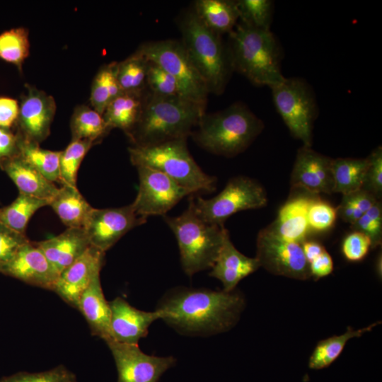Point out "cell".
<instances>
[{
    "mask_svg": "<svg viewBox=\"0 0 382 382\" xmlns=\"http://www.w3.org/2000/svg\"><path fill=\"white\" fill-rule=\"evenodd\" d=\"M345 196L363 214L379 201L371 192L364 188Z\"/></svg>",
    "mask_w": 382,
    "mask_h": 382,
    "instance_id": "obj_48",
    "label": "cell"
},
{
    "mask_svg": "<svg viewBox=\"0 0 382 382\" xmlns=\"http://www.w3.org/2000/svg\"><path fill=\"white\" fill-rule=\"evenodd\" d=\"M77 309L86 320L93 335L105 342L113 340L110 330V308L106 301L97 274L81 296Z\"/></svg>",
    "mask_w": 382,
    "mask_h": 382,
    "instance_id": "obj_23",
    "label": "cell"
},
{
    "mask_svg": "<svg viewBox=\"0 0 382 382\" xmlns=\"http://www.w3.org/2000/svg\"><path fill=\"white\" fill-rule=\"evenodd\" d=\"M71 140L99 141L110 130L102 115L86 105L77 106L71 118Z\"/></svg>",
    "mask_w": 382,
    "mask_h": 382,
    "instance_id": "obj_33",
    "label": "cell"
},
{
    "mask_svg": "<svg viewBox=\"0 0 382 382\" xmlns=\"http://www.w3.org/2000/svg\"><path fill=\"white\" fill-rule=\"evenodd\" d=\"M52 207L67 228H83L94 209L79 192L77 187L62 185L50 200Z\"/></svg>",
    "mask_w": 382,
    "mask_h": 382,
    "instance_id": "obj_25",
    "label": "cell"
},
{
    "mask_svg": "<svg viewBox=\"0 0 382 382\" xmlns=\"http://www.w3.org/2000/svg\"><path fill=\"white\" fill-rule=\"evenodd\" d=\"M260 267L256 257H247L236 248L228 233L209 274L221 281L224 291H232L242 279Z\"/></svg>",
    "mask_w": 382,
    "mask_h": 382,
    "instance_id": "obj_20",
    "label": "cell"
},
{
    "mask_svg": "<svg viewBox=\"0 0 382 382\" xmlns=\"http://www.w3.org/2000/svg\"><path fill=\"white\" fill-rule=\"evenodd\" d=\"M17 120L18 134L23 139L40 144L50 134L56 111L52 96L37 88L26 85Z\"/></svg>",
    "mask_w": 382,
    "mask_h": 382,
    "instance_id": "obj_15",
    "label": "cell"
},
{
    "mask_svg": "<svg viewBox=\"0 0 382 382\" xmlns=\"http://www.w3.org/2000/svg\"><path fill=\"white\" fill-rule=\"evenodd\" d=\"M193 10L207 28L221 35L231 33L239 21L236 1L197 0Z\"/></svg>",
    "mask_w": 382,
    "mask_h": 382,
    "instance_id": "obj_26",
    "label": "cell"
},
{
    "mask_svg": "<svg viewBox=\"0 0 382 382\" xmlns=\"http://www.w3.org/2000/svg\"><path fill=\"white\" fill-rule=\"evenodd\" d=\"M116 66L115 62L103 66L92 83L90 102L93 108L102 115L108 105L123 93L117 81Z\"/></svg>",
    "mask_w": 382,
    "mask_h": 382,
    "instance_id": "obj_34",
    "label": "cell"
},
{
    "mask_svg": "<svg viewBox=\"0 0 382 382\" xmlns=\"http://www.w3.org/2000/svg\"><path fill=\"white\" fill-rule=\"evenodd\" d=\"M371 248V241L364 233L353 231L347 234L342 243V253L349 262H359L365 258Z\"/></svg>",
    "mask_w": 382,
    "mask_h": 382,
    "instance_id": "obj_42",
    "label": "cell"
},
{
    "mask_svg": "<svg viewBox=\"0 0 382 382\" xmlns=\"http://www.w3.org/2000/svg\"><path fill=\"white\" fill-rule=\"evenodd\" d=\"M256 246L255 257L270 273L299 280L311 277L301 243L285 240L266 227L259 231Z\"/></svg>",
    "mask_w": 382,
    "mask_h": 382,
    "instance_id": "obj_11",
    "label": "cell"
},
{
    "mask_svg": "<svg viewBox=\"0 0 382 382\" xmlns=\"http://www.w3.org/2000/svg\"><path fill=\"white\" fill-rule=\"evenodd\" d=\"M106 344L115 363L117 382H158L161 376L176 363L173 356L146 354L138 345L123 344L114 340Z\"/></svg>",
    "mask_w": 382,
    "mask_h": 382,
    "instance_id": "obj_13",
    "label": "cell"
},
{
    "mask_svg": "<svg viewBox=\"0 0 382 382\" xmlns=\"http://www.w3.org/2000/svg\"><path fill=\"white\" fill-rule=\"evenodd\" d=\"M182 42L190 59L204 81L209 93L220 95L230 79L231 67L227 45L221 35L207 28L193 8L179 21Z\"/></svg>",
    "mask_w": 382,
    "mask_h": 382,
    "instance_id": "obj_5",
    "label": "cell"
},
{
    "mask_svg": "<svg viewBox=\"0 0 382 382\" xmlns=\"http://www.w3.org/2000/svg\"><path fill=\"white\" fill-rule=\"evenodd\" d=\"M109 305L112 337L120 343L138 345L141 338L147 336L150 325L160 319V313L157 311L137 309L120 296L109 301Z\"/></svg>",
    "mask_w": 382,
    "mask_h": 382,
    "instance_id": "obj_19",
    "label": "cell"
},
{
    "mask_svg": "<svg viewBox=\"0 0 382 382\" xmlns=\"http://www.w3.org/2000/svg\"><path fill=\"white\" fill-rule=\"evenodd\" d=\"M368 166L367 157L332 158L333 192L346 195L363 188Z\"/></svg>",
    "mask_w": 382,
    "mask_h": 382,
    "instance_id": "obj_28",
    "label": "cell"
},
{
    "mask_svg": "<svg viewBox=\"0 0 382 382\" xmlns=\"http://www.w3.org/2000/svg\"><path fill=\"white\" fill-rule=\"evenodd\" d=\"M0 273L52 291L59 275L35 243L30 241L20 248Z\"/></svg>",
    "mask_w": 382,
    "mask_h": 382,
    "instance_id": "obj_18",
    "label": "cell"
},
{
    "mask_svg": "<svg viewBox=\"0 0 382 382\" xmlns=\"http://www.w3.org/2000/svg\"><path fill=\"white\" fill-rule=\"evenodd\" d=\"M332 158L303 146L296 154L290 184L310 195L333 192Z\"/></svg>",
    "mask_w": 382,
    "mask_h": 382,
    "instance_id": "obj_16",
    "label": "cell"
},
{
    "mask_svg": "<svg viewBox=\"0 0 382 382\" xmlns=\"http://www.w3.org/2000/svg\"><path fill=\"white\" fill-rule=\"evenodd\" d=\"M30 53L28 30L12 28L0 34V58L13 64L21 71L22 64Z\"/></svg>",
    "mask_w": 382,
    "mask_h": 382,
    "instance_id": "obj_35",
    "label": "cell"
},
{
    "mask_svg": "<svg viewBox=\"0 0 382 382\" xmlns=\"http://www.w3.org/2000/svg\"><path fill=\"white\" fill-rule=\"evenodd\" d=\"M147 91L143 93H122L112 100L103 115L108 129L118 128L127 134L139 120Z\"/></svg>",
    "mask_w": 382,
    "mask_h": 382,
    "instance_id": "obj_27",
    "label": "cell"
},
{
    "mask_svg": "<svg viewBox=\"0 0 382 382\" xmlns=\"http://www.w3.org/2000/svg\"><path fill=\"white\" fill-rule=\"evenodd\" d=\"M19 113L18 101L8 97H0V127L10 129L17 122Z\"/></svg>",
    "mask_w": 382,
    "mask_h": 382,
    "instance_id": "obj_46",
    "label": "cell"
},
{
    "mask_svg": "<svg viewBox=\"0 0 382 382\" xmlns=\"http://www.w3.org/2000/svg\"><path fill=\"white\" fill-rule=\"evenodd\" d=\"M28 241L25 234L11 230L0 223V272L20 248Z\"/></svg>",
    "mask_w": 382,
    "mask_h": 382,
    "instance_id": "obj_43",
    "label": "cell"
},
{
    "mask_svg": "<svg viewBox=\"0 0 382 382\" xmlns=\"http://www.w3.org/2000/svg\"><path fill=\"white\" fill-rule=\"evenodd\" d=\"M18 141V133L0 127V168L6 161L19 154Z\"/></svg>",
    "mask_w": 382,
    "mask_h": 382,
    "instance_id": "obj_45",
    "label": "cell"
},
{
    "mask_svg": "<svg viewBox=\"0 0 382 382\" xmlns=\"http://www.w3.org/2000/svg\"><path fill=\"white\" fill-rule=\"evenodd\" d=\"M337 208V215L345 222L351 225L357 221L364 214L357 209L345 195Z\"/></svg>",
    "mask_w": 382,
    "mask_h": 382,
    "instance_id": "obj_49",
    "label": "cell"
},
{
    "mask_svg": "<svg viewBox=\"0 0 382 382\" xmlns=\"http://www.w3.org/2000/svg\"><path fill=\"white\" fill-rule=\"evenodd\" d=\"M369 166L363 188L371 192L378 199L382 195V148L377 146L367 156Z\"/></svg>",
    "mask_w": 382,
    "mask_h": 382,
    "instance_id": "obj_44",
    "label": "cell"
},
{
    "mask_svg": "<svg viewBox=\"0 0 382 382\" xmlns=\"http://www.w3.org/2000/svg\"><path fill=\"white\" fill-rule=\"evenodd\" d=\"M138 50L175 79L181 97L206 106L209 93L207 87L180 41H150L141 44Z\"/></svg>",
    "mask_w": 382,
    "mask_h": 382,
    "instance_id": "obj_9",
    "label": "cell"
},
{
    "mask_svg": "<svg viewBox=\"0 0 382 382\" xmlns=\"http://www.w3.org/2000/svg\"><path fill=\"white\" fill-rule=\"evenodd\" d=\"M18 136V155L49 181L60 183L61 151L42 149L38 144L26 140L19 134Z\"/></svg>",
    "mask_w": 382,
    "mask_h": 382,
    "instance_id": "obj_31",
    "label": "cell"
},
{
    "mask_svg": "<svg viewBox=\"0 0 382 382\" xmlns=\"http://www.w3.org/2000/svg\"><path fill=\"white\" fill-rule=\"evenodd\" d=\"M146 222L132 204L114 208H94L83 228L90 245L105 253L125 234Z\"/></svg>",
    "mask_w": 382,
    "mask_h": 382,
    "instance_id": "obj_14",
    "label": "cell"
},
{
    "mask_svg": "<svg viewBox=\"0 0 382 382\" xmlns=\"http://www.w3.org/2000/svg\"><path fill=\"white\" fill-rule=\"evenodd\" d=\"M353 231L366 235L371 241V248L381 244L382 241V206L378 201L357 221L351 225Z\"/></svg>",
    "mask_w": 382,
    "mask_h": 382,
    "instance_id": "obj_38",
    "label": "cell"
},
{
    "mask_svg": "<svg viewBox=\"0 0 382 382\" xmlns=\"http://www.w3.org/2000/svg\"><path fill=\"white\" fill-rule=\"evenodd\" d=\"M131 163L158 170L192 195L211 193L216 190V178L204 173L189 152L187 139H178L157 145L129 148Z\"/></svg>",
    "mask_w": 382,
    "mask_h": 382,
    "instance_id": "obj_7",
    "label": "cell"
},
{
    "mask_svg": "<svg viewBox=\"0 0 382 382\" xmlns=\"http://www.w3.org/2000/svg\"><path fill=\"white\" fill-rule=\"evenodd\" d=\"M194 209L204 221L224 226L231 215L243 210L262 208L267 205V196L264 187L255 180L245 176L230 179L216 196L204 199L192 197Z\"/></svg>",
    "mask_w": 382,
    "mask_h": 382,
    "instance_id": "obj_10",
    "label": "cell"
},
{
    "mask_svg": "<svg viewBox=\"0 0 382 382\" xmlns=\"http://www.w3.org/2000/svg\"><path fill=\"white\" fill-rule=\"evenodd\" d=\"M301 247L308 263L311 262L325 250L323 245L313 240L306 239L301 243Z\"/></svg>",
    "mask_w": 382,
    "mask_h": 382,
    "instance_id": "obj_50",
    "label": "cell"
},
{
    "mask_svg": "<svg viewBox=\"0 0 382 382\" xmlns=\"http://www.w3.org/2000/svg\"><path fill=\"white\" fill-rule=\"evenodd\" d=\"M311 277L318 279L330 275L334 268L332 258L325 250L319 256L308 263Z\"/></svg>",
    "mask_w": 382,
    "mask_h": 382,
    "instance_id": "obj_47",
    "label": "cell"
},
{
    "mask_svg": "<svg viewBox=\"0 0 382 382\" xmlns=\"http://www.w3.org/2000/svg\"><path fill=\"white\" fill-rule=\"evenodd\" d=\"M241 292L178 286L169 289L156 308L160 319L180 334L209 336L231 329L244 309Z\"/></svg>",
    "mask_w": 382,
    "mask_h": 382,
    "instance_id": "obj_1",
    "label": "cell"
},
{
    "mask_svg": "<svg viewBox=\"0 0 382 382\" xmlns=\"http://www.w3.org/2000/svg\"><path fill=\"white\" fill-rule=\"evenodd\" d=\"M236 3L239 22L254 28L270 29L273 16L272 1L237 0Z\"/></svg>",
    "mask_w": 382,
    "mask_h": 382,
    "instance_id": "obj_37",
    "label": "cell"
},
{
    "mask_svg": "<svg viewBox=\"0 0 382 382\" xmlns=\"http://www.w3.org/2000/svg\"><path fill=\"white\" fill-rule=\"evenodd\" d=\"M150 61L139 50L117 62L116 76L123 93H143L147 89L146 78Z\"/></svg>",
    "mask_w": 382,
    "mask_h": 382,
    "instance_id": "obj_30",
    "label": "cell"
},
{
    "mask_svg": "<svg viewBox=\"0 0 382 382\" xmlns=\"http://www.w3.org/2000/svg\"><path fill=\"white\" fill-rule=\"evenodd\" d=\"M35 243L59 274L91 245L81 228H67L58 236Z\"/></svg>",
    "mask_w": 382,
    "mask_h": 382,
    "instance_id": "obj_21",
    "label": "cell"
},
{
    "mask_svg": "<svg viewBox=\"0 0 382 382\" xmlns=\"http://www.w3.org/2000/svg\"><path fill=\"white\" fill-rule=\"evenodd\" d=\"M0 382H78L76 376L64 365L41 372H18L0 379Z\"/></svg>",
    "mask_w": 382,
    "mask_h": 382,
    "instance_id": "obj_39",
    "label": "cell"
},
{
    "mask_svg": "<svg viewBox=\"0 0 382 382\" xmlns=\"http://www.w3.org/2000/svg\"><path fill=\"white\" fill-rule=\"evenodd\" d=\"M146 85L148 91L154 95L161 96H180L178 86L175 79L151 61H150L148 69Z\"/></svg>",
    "mask_w": 382,
    "mask_h": 382,
    "instance_id": "obj_41",
    "label": "cell"
},
{
    "mask_svg": "<svg viewBox=\"0 0 382 382\" xmlns=\"http://www.w3.org/2000/svg\"><path fill=\"white\" fill-rule=\"evenodd\" d=\"M264 127L245 105L237 102L214 113H205L190 137L210 153L233 157L244 151Z\"/></svg>",
    "mask_w": 382,
    "mask_h": 382,
    "instance_id": "obj_4",
    "label": "cell"
},
{
    "mask_svg": "<svg viewBox=\"0 0 382 382\" xmlns=\"http://www.w3.org/2000/svg\"><path fill=\"white\" fill-rule=\"evenodd\" d=\"M226 45L233 71L253 85L270 88L284 79L282 50L270 29L254 28L238 21L228 34Z\"/></svg>",
    "mask_w": 382,
    "mask_h": 382,
    "instance_id": "obj_3",
    "label": "cell"
},
{
    "mask_svg": "<svg viewBox=\"0 0 382 382\" xmlns=\"http://www.w3.org/2000/svg\"><path fill=\"white\" fill-rule=\"evenodd\" d=\"M376 271L378 273V275L381 277V255L378 257L377 261H376Z\"/></svg>",
    "mask_w": 382,
    "mask_h": 382,
    "instance_id": "obj_51",
    "label": "cell"
},
{
    "mask_svg": "<svg viewBox=\"0 0 382 382\" xmlns=\"http://www.w3.org/2000/svg\"><path fill=\"white\" fill-rule=\"evenodd\" d=\"M312 199L306 195L290 198L279 209L274 221L267 228L285 240L301 243L309 231L307 214Z\"/></svg>",
    "mask_w": 382,
    "mask_h": 382,
    "instance_id": "obj_22",
    "label": "cell"
},
{
    "mask_svg": "<svg viewBox=\"0 0 382 382\" xmlns=\"http://www.w3.org/2000/svg\"><path fill=\"white\" fill-rule=\"evenodd\" d=\"M50 202L19 193L10 204L0 208V223L11 230L25 234L31 216L39 209L49 205Z\"/></svg>",
    "mask_w": 382,
    "mask_h": 382,
    "instance_id": "obj_32",
    "label": "cell"
},
{
    "mask_svg": "<svg viewBox=\"0 0 382 382\" xmlns=\"http://www.w3.org/2000/svg\"><path fill=\"white\" fill-rule=\"evenodd\" d=\"M94 144L88 140H71L66 148L61 151L59 174L62 185L76 187L79 166L86 154Z\"/></svg>",
    "mask_w": 382,
    "mask_h": 382,
    "instance_id": "obj_36",
    "label": "cell"
},
{
    "mask_svg": "<svg viewBox=\"0 0 382 382\" xmlns=\"http://www.w3.org/2000/svg\"><path fill=\"white\" fill-rule=\"evenodd\" d=\"M381 322H375L365 328L354 330L348 327L346 332L340 335H333L320 341L315 347L308 360V367L311 369H322L328 367L341 354L347 342L359 337L370 332Z\"/></svg>",
    "mask_w": 382,
    "mask_h": 382,
    "instance_id": "obj_29",
    "label": "cell"
},
{
    "mask_svg": "<svg viewBox=\"0 0 382 382\" xmlns=\"http://www.w3.org/2000/svg\"><path fill=\"white\" fill-rule=\"evenodd\" d=\"M139 189L132 203L137 215L165 216L183 197L192 194L164 173L155 169L137 167Z\"/></svg>",
    "mask_w": 382,
    "mask_h": 382,
    "instance_id": "obj_12",
    "label": "cell"
},
{
    "mask_svg": "<svg viewBox=\"0 0 382 382\" xmlns=\"http://www.w3.org/2000/svg\"><path fill=\"white\" fill-rule=\"evenodd\" d=\"M178 245L180 260L184 272L189 277L214 264L229 233L224 226L208 223L196 213L192 197L186 210L177 216H163Z\"/></svg>",
    "mask_w": 382,
    "mask_h": 382,
    "instance_id": "obj_6",
    "label": "cell"
},
{
    "mask_svg": "<svg viewBox=\"0 0 382 382\" xmlns=\"http://www.w3.org/2000/svg\"><path fill=\"white\" fill-rule=\"evenodd\" d=\"M105 253L90 245L59 274L53 291L69 305L77 308L83 292L93 279L100 274L105 262Z\"/></svg>",
    "mask_w": 382,
    "mask_h": 382,
    "instance_id": "obj_17",
    "label": "cell"
},
{
    "mask_svg": "<svg viewBox=\"0 0 382 382\" xmlns=\"http://www.w3.org/2000/svg\"><path fill=\"white\" fill-rule=\"evenodd\" d=\"M337 209L318 198L312 199L308 209L309 229L323 232L330 229L337 219Z\"/></svg>",
    "mask_w": 382,
    "mask_h": 382,
    "instance_id": "obj_40",
    "label": "cell"
},
{
    "mask_svg": "<svg viewBox=\"0 0 382 382\" xmlns=\"http://www.w3.org/2000/svg\"><path fill=\"white\" fill-rule=\"evenodd\" d=\"M1 169L15 183L19 193L50 201L59 190L19 155L6 161Z\"/></svg>",
    "mask_w": 382,
    "mask_h": 382,
    "instance_id": "obj_24",
    "label": "cell"
},
{
    "mask_svg": "<svg viewBox=\"0 0 382 382\" xmlns=\"http://www.w3.org/2000/svg\"><path fill=\"white\" fill-rule=\"evenodd\" d=\"M205 114V107L180 96L146 92L137 123L127 134L133 146L146 147L187 139Z\"/></svg>",
    "mask_w": 382,
    "mask_h": 382,
    "instance_id": "obj_2",
    "label": "cell"
},
{
    "mask_svg": "<svg viewBox=\"0 0 382 382\" xmlns=\"http://www.w3.org/2000/svg\"><path fill=\"white\" fill-rule=\"evenodd\" d=\"M277 112L294 138L311 147L318 105L311 86L299 77L284 78L271 87Z\"/></svg>",
    "mask_w": 382,
    "mask_h": 382,
    "instance_id": "obj_8",
    "label": "cell"
}]
</instances>
